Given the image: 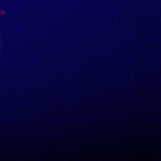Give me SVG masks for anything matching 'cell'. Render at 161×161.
<instances>
[{
    "instance_id": "1",
    "label": "cell",
    "mask_w": 161,
    "mask_h": 161,
    "mask_svg": "<svg viewBox=\"0 0 161 161\" xmlns=\"http://www.w3.org/2000/svg\"><path fill=\"white\" fill-rule=\"evenodd\" d=\"M0 47H1V40H0Z\"/></svg>"
}]
</instances>
